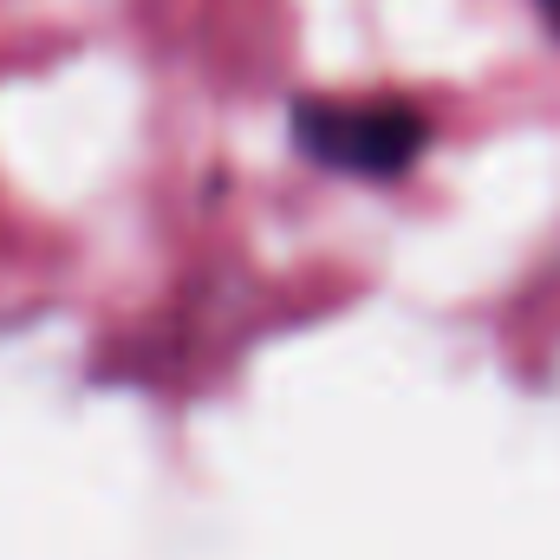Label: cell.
<instances>
[{"mask_svg": "<svg viewBox=\"0 0 560 560\" xmlns=\"http://www.w3.org/2000/svg\"><path fill=\"white\" fill-rule=\"evenodd\" d=\"M293 143L332 176L359 183H398L423 150H430V118L405 98H300L293 105Z\"/></svg>", "mask_w": 560, "mask_h": 560, "instance_id": "6da1fadb", "label": "cell"}, {"mask_svg": "<svg viewBox=\"0 0 560 560\" xmlns=\"http://www.w3.org/2000/svg\"><path fill=\"white\" fill-rule=\"evenodd\" d=\"M535 7H541V26L560 39V0H535Z\"/></svg>", "mask_w": 560, "mask_h": 560, "instance_id": "7a4b0ae2", "label": "cell"}]
</instances>
